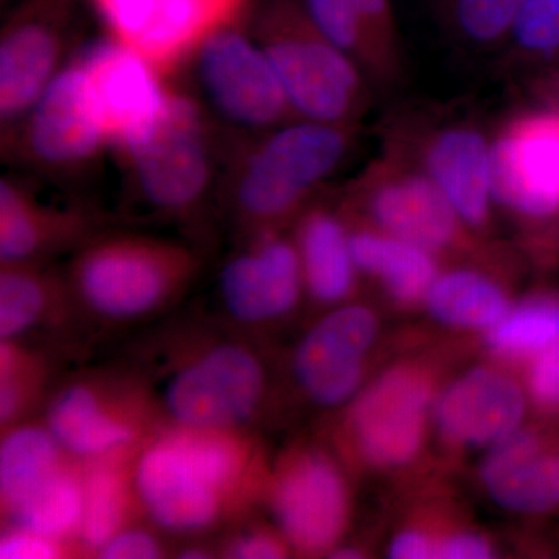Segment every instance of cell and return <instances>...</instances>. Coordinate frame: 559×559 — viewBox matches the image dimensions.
<instances>
[{"label":"cell","mask_w":559,"mask_h":559,"mask_svg":"<svg viewBox=\"0 0 559 559\" xmlns=\"http://www.w3.org/2000/svg\"><path fill=\"white\" fill-rule=\"evenodd\" d=\"M84 210L40 201L20 180H0V263H47L95 235Z\"/></svg>","instance_id":"obj_20"},{"label":"cell","mask_w":559,"mask_h":559,"mask_svg":"<svg viewBox=\"0 0 559 559\" xmlns=\"http://www.w3.org/2000/svg\"><path fill=\"white\" fill-rule=\"evenodd\" d=\"M53 364L38 345L0 341V430L43 414L53 392Z\"/></svg>","instance_id":"obj_30"},{"label":"cell","mask_w":559,"mask_h":559,"mask_svg":"<svg viewBox=\"0 0 559 559\" xmlns=\"http://www.w3.org/2000/svg\"><path fill=\"white\" fill-rule=\"evenodd\" d=\"M294 224L305 296L325 310L353 300L360 274L345 216L323 205H308Z\"/></svg>","instance_id":"obj_24"},{"label":"cell","mask_w":559,"mask_h":559,"mask_svg":"<svg viewBox=\"0 0 559 559\" xmlns=\"http://www.w3.org/2000/svg\"><path fill=\"white\" fill-rule=\"evenodd\" d=\"M511 35L521 49L549 53L559 49V0H527Z\"/></svg>","instance_id":"obj_36"},{"label":"cell","mask_w":559,"mask_h":559,"mask_svg":"<svg viewBox=\"0 0 559 559\" xmlns=\"http://www.w3.org/2000/svg\"><path fill=\"white\" fill-rule=\"evenodd\" d=\"M528 404L524 384L506 367L477 366L441 385L432 426L448 450H488L524 425Z\"/></svg>","instance_id":"obj_17"},{"label":"cell","mask_w":559,"mask_h":559,"mask_svg":"<svg viewBox=\"0 0 559 559\" xmlns=\"http://www.w3.org/2000/svg\"><path fill=\"white\" fill-rule=\"evenodd\" d=\"M191 246L146 234H95L70 260L68 277L83 318L134 325L178 304L201 271Z\"/></svg>","instance_id":"obj_3"},{"label":"cell","mask_w":559,"mask_h":559,"mask_svg":"<svg viewBox=\"0 0 559 559\" xmlns=\"http://www.w3.org/2000/svg\"><path fill=\"white\" fill-rule=\"evenodd\" d=\"M305 3L316 28L353 58L360 69L373 73V57L355 0H305Z\"/></svg>","instance_id":"obj_32"},{"label":"cell","mask_w":559,"mask_h":559,"mask_svg":"<svg viewBox=\"0 0 559 559\" xmlns=\"http://www.w3.org/2000/svg\"><path fill=\"white\" fill-rule=\"evenodd\" d=\"M440 389L439 374L425 360L393 364L342 407L330 447L348 468L406 469L425 451Z\"/></svg>","instance_id":"obj_5"},{"label":"cell","mask_w":559,"mask_h":559,"mask_svg":"<svg viewBox=\"0 0 559 559\" xmlns=\"http://www.w3.org/2000/svg\"><path fill=\"white\" fill-rule=\"evenodd\" d=\"M399 148L428 173L468 229H487L495 200L491 146L477 128L443 124L414 140L411 148Z\"/></svg>","instance_id":"obj_19"},{"label":"cell","mask_w":559,"mask_h":559,"mask_svg":"<svg viewBox=\"0 0 559 559\" xmlns=\"http://www.w3.org/2000/svg\"><path fill=\"white\" fill-rule=\"evenodd\" d=\"M253 513L224 530L218 540L219 558L282 559L296 557L274 522L253 520Z\"/></svg>","instance_id":"obj_33"},{"label":"cell","mask_w":559,"mask_h":559,"mask_svg":"<svg viewBox=\"0 0 559 559\" xmlns=\"http://www.w3.org/2000/svg\"><path fill=\"white\" fill-rule=\"evenodd\" d=\"M66 36L47 17L25 16L0 40V120L11 131L39 100L62 69Z\"/></svg>","instance_id":"obj_21"},{"label":"cell","mask_w":559,"mask_h":559,"mask_svg":"<svg viewBox=\"0 0 559 559\" xmlns=\"http://www.w3.org/2000/svg\"><path fill=\"white\" fill-rule=\"evenodd\" d=\"M84 557L75 544L51 538L35 530L2 527L0 536V558L2 559H61Z\"/></svg>","instance_id":"obj_38"},{"label":"cell","mask_w":559,"mask_h":559,"mask_svg":"<svg viewBox=\"0 0 559 559\" xmlns=\"http://www.w3.org/2000/svg\"><path fill=\"white\" fill-rule=\"evenodd\" d=\"M511 299L500 280L479 267L440 272L425 300L430 318L444 329L487 333L506 318Z\"/></svg>","instance_id":"obj_28"},{"label":"cell","mask_w":559,"mask_h":559,"mask_svg":"<svg viewBox=\"0 0 559 559\" xmlns=\"http://www.w3.org/2000/svg\"><path fill=\"white\" fill-rule=\"evenodd\" d=\"M437 532L429 525L412 524L401 528L388 547L393 559H425L436 555Z\"/></svg>","instance_id":"obj_41"},{"label":"cell","mask_w":559,"mask_h":559,"mask_svg":"<svg viewBox=\"0 0 559 559\" xmlns=\"http://www.w3.org/2000/svg\"><path fill=\"white\" fill-rule=\"evenodd\" d=\"M345 213L436 255L468 246V227L450 200L399 146L356 182Z\"/></svg>","instance_id":"obj_10"},{"label":"cell","mask_w":559,"mask_h":559,"mask_svg":"<svg viewBox=\"0 0 559 559\" xmlns=\"http://www.w3.org/2000/svg\"><path fill=\"white\" fill-rule=\"evenodd\" d=\"M348 128L305 120L282 124L257 143L231 178V212L242 230H283L299 218L312 193L347 156Z\"/></svg>","instance_id":"obj_4"},{"label":"cell","mask_w":559,"mask_h":559,"mask_svg":"<svg viewBox=\"0 0 559 559\" xmlns=\"http://www.w3.org/2000/svg\"><path fill=\"white\" fill-rule=\"evenodd\" d=\"M75 60L90 79L109 146L121 154L148 138L170 97L162 73L116 38L90 44Z\"/></svg>","instance_id":"obj_15"},{"label":"cell","mask_w":559,"mask_h":559,"mask_svg":"<svg viewBox=\"0 0 559 559\" xmlns=\"http://www.w3.org/2000/svg\"><path fill=\"white\" fill-rule=\"evenodd\" d=\"M83 318L66 272L47 263H0V341H28Z\"/></svg>","instance_id":"obj_22"},{"label":"cell","mask_w":559,"mask_h":559,"mask_svg":"<svg viewBox=\"0 0 559 559\" xmlns=\"http://www.w3.org/2000/svg\"><path fill=\"white\" fill-rule=\"evenodd\" d=\"M527 0H447L460 35L477 46H492L513 33Z\"/></svg>","instance_id":"obj_31"},{"label":"cell","mask_w":559,"mask_h":559,"mask_svg":"<svg viewBox=\"0 0 559 559\" xmlns=\"http://www.w3.org/2000/svg\"><path fill=\"white\" fill-rule=\"evenodd\" d=\"M522 384L540 417L559 418V342L525 364Z\"/></svg>","instance_id":"obj_37"},{"label":"cell","mask_w":559,"mask_h":559,"mask_svg":"<svg viewBox=\"0 0 559 559\" xmlns=\"http://www.w3.org/2000/svg\"><path fill=\"white\" fill-rule=\"evenodd\" d=\"M162 532L148 520L132 522L95 551L94 558L102 559H159L173 557L175 544L165 540Z\"/></svg>","instance_id":"obj_35"},{"label":"cell","mask_w":559,"mask_h":559,"mask_svg":"<svg viewBox=\"0 0 559 559\" xmlns=\"http://www.w3.org/2000/svg\"><path fill=\"white\" fill-rule=\"evenodd\" d=\"M380 331V318L369 305L349 300L329 308L290 353L289 374L297 392L319 409L347 406L366 385Z\"/></svg>","instance_id":"obj_12"},{"label":"cell","mask_w":559,"mask_h":559,"mask_svg":"<svg viewBox=\"0 0 559 559\" xmlns=\"http://www.w3.org/2000/svg\"><path fill=\"white\" fill-rule=\"evenodd\" d=\"M7 140L33 167L51 175L79 173L100 157L108 138L90 79L75 58L16 128L7 132Z\"/></svg>","instance_id":"obj_11"},{"label":"cell","mask_w":559,"mask_h":559,"mask_svg":"<svg viewBox=\"0 0 559 559\" xmlns=\"http://www.w3.org/2000/svg\"><path fill=\"white\" fill-rule=\"evenodd\" d=\"M248 0H154L145 27L127 46L162 75L197 57L205 40L226 31Z\"/></svg>","instance_id":"obj_23"},{"label":"cell","mask_w":559,"mask_h":559,"mask_svg":"<svg viewBox=\"0 0 559 559\" xmlns=\"http://www.w3.org/2000/svg\"><path fill=\"white\" fill-rule=\"evenodd\" d=\"M373 57V75L390 79L399 69L400 51L389 0H355Z\"/></svg>","instance_id":"obj_34"},{"label":"cell","mask_w":559,"mask_h":559,"mask_svg":"<svg viewBox=\"0 0 559 559\" xmlns=\"http://www.w3.org/2000/svg\"><path fill=\"white\" fill-rule=\"evenodd\" d=\"M347 219L349 246L360 275L374 280L390 304L411 310L425 305L429 289L439 277V255L362 221L342 213Z\"/></svg>","instance_id":"obj_25"},{"label":"cell","mask_w":559,"mask_h":559,"mask_svg":"<svg viewBox=\"0 0 559 559\" xmlns=\"http://www.w3.org/2000/svg\"><path fill=\"white\" fill-rule=\"evenodd\" d=\"M271 460L255 429L164 426L135 463L143 516L180 539L226 530L260 509Z\"/></svg>","instance_id":"obj_2"},{"label":"cell","mask_w":559,"mask_h":559,"mask_svg":"<svg viewBox=\"0 0 559 559\" xmlns=\"http://www.w3.org/2000/svg\"><path fill=\"white\" fill-rule=\"evenodd\" d=\"M40 419L81 460L142 447L165 426L145 382L124 362L70 374Z\"/></svg>","instance_id":"obj_7"},{"label":"cell","mask_w":559,"mask_h":559,"mask_svg":"<svg viewBox=\"0 0 559 559\" xmlns=\"http://www.w3.org/2000/svg\"><path fill=\"white\" fill-rule=\"evenodd\" d=\"M121 156L130 167L140 201L157 215H193L212 190L215 160L204 114L178 92H170L148 138Z\"/></svg>","instance_id":"obj_9"},{"label":"cell","mask_w":559,"mask_h":559,"mask_svg":"<svg viewBox=\"0 0 559 559\" xmlns=\"http://www.w3.org/2000/svg\"><path fill=\"white\" fill-rule=\"evenodd\" d=\"M0 433V516L3 520L79 457L62 447L43 419H28Z\"/></svg>","instance_id":"obj_27"},{"label":"cell","mask_w":559,"mask_h":559,"mask_svg":"<svg viewBox=\"0 0 559 559\" xmlns=\"http://www.w3.org/2000/svg\"><path fill=\"white\" fill-rule=\"evenodd\" d=\"M492 197L520 218L543 221L559 210V114H522L491 145Z\"/></svg>","instance_id":"obj_16"},{"label":"cell","mask_w":559,"mask_h":559,"mask_svg":"<svg viewBox=\"0 0 559 559\" xmlns=\"http://www.w3.org/2000/svg\"><path fill=\"white\" fill-rule=\"evenodd\" d=\"M495 543L476 528L455 527L437 533L436 555L443 559H487L495 558Z\"/></svg>","instance_id":"obj_40"},{"label":"cell","mask_w":559,"mask_h":559,"mask_svg":"<svg viewBox=\"0 0 559 559\" xmlns=\"http://www.w3.org/2000/svg\"><path fill=\"white\" fill-rule=\"evenodd\" d=\"M481 488L496 506L521 516L559 509V437L543 425H522L488 448Z\"/></svg>","instance_id":"obj_18"},{"label":"cell","mask_w":559,"mask_h":559,"mask_svg":"<svg viewBox=\"0 0 559 559\" xmlns=\"http://www.w3.org/2000/svg\"><path fill=\"white\" fill-rule=\"evenodd\" d=\"M260 47L277 73L294 114L305 120L352 124L366 103L360 68L297 11L275 14Z\"/></svg>","instance_id":"obj_8"},{"label":"cell","mask_w":559,"mask_h":559,"mask_svg":"<svg viewBox=\"0 0 559 559\" xmlns=\"http://www.w3.org/2000/svg\"><path fill=\"white\" fill-rule=\"evenodd\" d=\"M304 297L299 253L283 230L250 235L216 277L218 318L253 336L290 318Z\"/></svg>","instance_id":"obj_13"},{"label":"cell","mask_w":559,"mask_h":559,"mask_svg":"<svg viewBox=\"0 0 559 559\" xmlns=\"http://www.w3.org/2000/svg\"><path fill=\"white\" fill-rule=\"evenodd\" d=\"M261 507L296 557H329L355 513L348 466L330 443L296 441L272 457Z\"/></svg>","instance_id":"obj_6"},{"label":"cell","mask_w":559,"mask_h":559,"mask_svg":"<svg viewBox=\"0 0 559 559\" xmlns=\"http://www.w3.org/2000/svg\"><path fill=\"white\" fill-rule=\"evenodd\" d=\"M123 362L145 382L165 426L255 429L274 392L257 336L219 318L170 320L134 344Z\"/></svg>","instance_id":"obj_1"},{"label":"cell","mask_w":559,"mask_h":559,"mask_svg":"<svg viewBox=\"0 0 559 559\" xmlns=\"http://www.w3.org/2000/svg\"><path fill=\"white\" fill-rule=\"evenodd\" d=\"M193 60L205 98L235 127L275 130L294 114L260 44L234 28L205 40Z\"/></svg>","instance_id":"obj_14"},{"label":"cell","mask_w":559,"mask_h":559,"mask_svg":"<svg viewBox=\"0 0 559 559\" xmlns=\"http://www.w3.org/2000/svg\"><path fill=\"white\" fill-rule=\"evenodd\" d=\"M114 38L131 44L145 27L154 0H94Z\"/></svg>","instance_id":"obj_39"},{"label":"cell","mask_w":559,"mask_h":559,"mask_svg":"<svg viewBox=\"0 0 559 559\" xmlns=\"http://www.w3.org/2000/svg\"><path fill=\"white\" fill-rule=\"evenodd\" d=\"M558 342V293L532 294L511 305L506 318L484 333L491 358L511 367H524Z\"/></svg>","instance_id":"obj_29"},{"label":"cell","mask_w":559,"mask_h":559,"mask_svg":"<svg viewBox=\"0 0 559 559\" xmlns=\"http://www.w3.org/2000/svg\"><path fill=\"white\" fill-rule=\"evenodd\" d=\"M142 447L83 460L84 514L80 544L86 557L94 558L95 551L121 528L145 520L135 485V463Z\"/></svg>","instance_id":"obj_26"}]
</instances>
